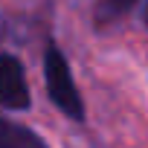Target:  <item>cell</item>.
Returning <instances> with one entry per match:
<instances>
[{"label":"cell","instance_id":"4","mask_svg":"<svg viewBox=\"0 0 148 148\" xmlns=\"http://www.w3.org/2000/svg\"><path fill=\"white\" fill-rule=\"evenodd\" d=\"M134 3H136V0H105L102 9H99V15H102V18H116V15L128 12Z\"/></svg>","mask_w":148,"mask_h":148},{"label":"cell","instance_id":"1","mask_svg":"<svg viewBox=\"0 0 148 148\" xmlns=\"http://www.w3.org/2000/svg\"><path fill=\"white\" fill-rule=\"evenodd\" d=\"M44 79H47V93H49L52 105L64 116L82 122L84 119V102L79 96L76 79H73V70H70L64 52L55 44H49L47 52H44Z\"/></svg>","mask_w":148,"mask_h":148},{"label":"cell","instance_id":"5","mask_svg":"<svg viewBox=\"0 0 148 148\" xmlns=\"http://www.w3.org/2000/svg\"><path fill=\"white\" fill-rule=\"evenodd\" d=\"M142 18H145V26H148V0H145V12H142Z\"/></svg>","mask_w":148,"mask_h":148},{"label":"cell","instance_id":"2","mask_svg":"<svg viewBox=\"0 0 148 148\" xmlns=\"http://www.w3.org/2000/svg\"><path fill=\"white\" fill-rule=\"evenodd\" d=\"M32 105L29 87H26V73L18 55L3 52L0 55V108L6 110H26Z\"/></svg>","mask_w":148,"mask_h":148},{"label":"cell","instance_id":"3","mask_svg":"<svg viewBox=\"0 0 148 148\" xmlns=\"http://www.w3.org/2000/svg\"><path fill=\"white\" fill-rule=\"evenodd\" d=\"M0 148H49L32 128L0 116Z\"/></svg>","mask_w":148,"mask_h":148}]
</instances>
